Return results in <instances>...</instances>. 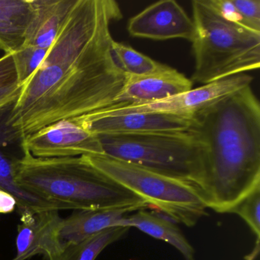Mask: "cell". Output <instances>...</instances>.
I'll return each mask as SVG.
<instances>
[{"label":"cell","mask_w":260,"mask_h":260,"mask_svg":"<svg viewBox=\"0 0 260 260\" xmlns=\"http://www.w3.org/2000/svg\"><path fill=\"white\" fill-rule=\"evenodd\" d=\"M115 0H75L40 68L22 86L8 123L21 139L62 120L115 106L125 74L112 54Z\"/></svg>","instance_id":"obj_1"},{"label":"cell","mask_w":260,"mask_h":260,"mask_svg":"<svg viewBox=\"0 0 260 260\" xmlns=\"http://www.w3.org/2000/svg\"><path fill=\"white\" fill-rule=\"evenodd\" d=\"M188 132L200 150L208 208L231 212L260 186V104L251 86L198 111Z\"/></svg>","instance_id":"obj_2"},{"label":"cell","mask_w":260,"mask_h":260,"mask_svg":"<svg viewBox=\"0 0 260 260\" xmlns=\"http://www.w3.org/2000/svg\"><path fill=\"white\" fill-rule=\"evenodd\" d=\"M14 178L22 189L71 210L149 208L147 202L92 166L84 156L37 158L22 147Z\"/></svg>","instance_id":"obj_3"},{"label":"cell","mask_w":260,"mask_h":260,"mask_svg":"<svg viewBox=\"0 0 260 260\" xmlns=\"http://www.w3.org/2000/svg\"><path fill=\"white\" fill-rule=\"evenodd\" d=\"M191 81L206 85L258 70L260 32L222 17L208 0H194Z\"/></svg>","instance_id":"obj_4"},{"label":"cell","mask_w":260,"mask_h":260,"mask_svg":"<svg viewBox=\"0 0 260 260\" xmlns=\"http://www.w3.org/2000/svg\"><path fill=\"white\" fill-rule=\"evenodd\" d=\"M98 137L105 156L187 182L204 192L200 150L189 132Z\"/></svg>","instance_id":"obj_5"},{"label":"cell","mask_w":260,"mask_h":260,"mask_svg":"<svg viewBox=\"0 0 260 260\" xmlns=\"http://www.w3.org/2000/svg\"><path fill=\"white\" fill-rule=\"evenodd\" d=\"M95 168L142 198L172 220L191 226L208 208L200 188L105 155L84 156Z\"/></svg>","instance_id":"obj_6"},{"label":"cell","mask_w":260,"mask_h":260,"mask_svg":"<svg viewBox=\"0 0 260 260\" xmlns=\"http://www.w3.org/2000/svg\"><path fill=\"white\" fill-rule=\"evenodd\" d=\"M252 77L240 74L225 80L204 85L188 92L160 101L139 104L116 105L92 112L100 115H121L131 113H167L192 116L198 111L216 100L251 86Z\"/></svg>","instance_id":"obj_7"},{"label":"cell","mask_w":260,"mask_h":260,"mask_svg":"<svg viewBox=\"0 0 260 260\" xmlns=\"http://www.w3.org/2000/svg\"><path fill=\"white\" fill-rule=\"evenodd\" d=\"M35 157H77L104 155L98 135L83 128L73 120L50 124L22 140Z\"/></svg>","instance_id":"obj_8"},{"label":"cell","mask_w":260,"mask_h":260,"mask_svg":"<svg viewBox=\"0 0 260 260\" xmlns=\"http://www.w3.org/2000/svg\"><path fill=\"white\" fill-rule=\"evenodd\" d=\"M71 120L96 135L174 133L188 132L191 116L167 113H131L121 115L90 113Z\"/></svg>","instance_id":"obj_9"},{"label":"cell","mask_w":260,"mask_h":260,"mask_svg":"<svg viewBox=\"0 0 260 260\" xmlns=\"http://www.w3.org/2000/svg\"><path fill=\"white\" fill-rule=\"evenodd\" d=\"M127 31L133 37L164 41L182 39L191 42L192 19L175 0H161L132 17Z\"/></svg>","instance_id":"obj_10"},{"label":"cell","mask_w":260,"mask_h":260,"mask_svg":"<svg viewBox=\"0 0 260 260\" xmlns=\"http://www.w3.org/2000/svg\"><path fill=\"white\" fill-rule=\"evenodd\" d=\"M16 256L12 260H27L36 255L49 258L62 249L59 239L63 219L57 210L19 212Z\"/></svg>","instance_id":"obj_11"},{"label":"cell","mask_w":260,"mask_h":260,"mask_svg":"<svg viewBox=\"0 0 260 260\" xmlns=\"http://www.w3.org/2000/svg\"><path fill=\"white\" fill-rule=\"evenodd\" d=\"M192 89V81L173 68L153 75H125L115 105L139 104L160 101Z\"/></svg>","instance_id":"obj_12"},{"label":"cell","mask_w":260,"mask_h":260,"mask_svg":"<svg viewBox=\"0 0 260 260\" xmlns=\"http://www.w3.org/2000/svg\"><path fill=\"white\" fill-rule=\"evenodd\" d=\"M140 209L137 207H125L76 211L62 222L59 234L60 245L63 247L80 243L105 230L121 226L124 217Z\"/></svg>","instance_id":"obj_13"},{"label":"cell","mask_w":260,"mask_h":260,"mask_svg":"<svg viewBox=\"0 0 260 260\" xmlns=\"http://www.w3.org/2000/svg\"><path fill=\"white\" fill-rule=\"evenodd\" d=\"M10 111L6 116L0 118V189L13 194V197L16 199V205L19 208V212L24 211H60L70 209L66 205L49 202L31 194L22 189L16 183L14 178L15 159H10L2 150L3 147L7 144L20 138L19 134L8 123Z\"/></svg>","instance_id":"obj_14"},{"label":"cell","mask_w":260,"mask_h":260,"mask_svg":"<svg viewBox=\"0 0 260 260\" xmlns=\"http://www.w3.org/2000/svg\"><path fill=\"white\" fill-rule=\"evenodd\" d=\"M75 0H31L33 13L26 46L49 50Z\"/></svg>","instance_id":"obj_15"},{"label":"cell","mask_w":260,"mask_h":260,"mask_svg":"<svg viewBox=\"0 0 260 260\" xmlns=\"http://www.w3.org/2000/svg\"><path fill=\"white\" fill-rule=\"evenodd\" d=\"M32 13L31 0H0V50L5 54L25 45Z\"/></svg>","instance_id":"obj_16"},{"label":"cell","mask_w":260,"mask_h":260,"mask_svg":"<svg viewBox=\"0 0 260 260\" xmlns=\"http://www.w3.org/2000/svg\"><path fill=\"white\" fill-rule=\"evenodd\" d=\"M121 226L136 228L150 237L162 240L176 248L185 260H194V249L180 230L164 217L147 211V208L135 211L123 219Z\"/></svg>","instance_id":"obj_17"},{"label":"cell","mask_w":260,"mask_h":260,"mask_svg":"<svg viewBox=\"0 0 260 260\" xmlns=\"http://www.w3.org/2000/svg\"><path fill=\"white\" fill-rule=\"evenodd\" d=\"M129 228L115 226L105 230L83 241L63 246L49 260H95L109 245L127 234Z\"/></svg>","instance_id":"obj_18"},{"label":"cell","mask_w":260,"mask_h":260,"mask_svg":"<svg viewBox=\"0 0 260 260\" xmlns=\"http://www.w3.org/2000/svg\"><path fill=\"white\" fill-rule=\"evenodd\" d=\"M112 51L120 69L125 75L144 77L165 72L171 68L115 41L112 43Z\"/></svg>","instance_id":"obj_19"},{"label":"cell","mask_w":260,"mask_h":260,"mask_svg":"<svg viewBox=\"0 0 260 260\" xmlns=\"http://www.w3.org/2000/svg\"><path fill=\"white\" fill-rule=\"evenodd\" d=\"M48 51V50L43 48L23 45L20 49L12 54L19 85L23 86L40 68Z\"/></svg>","instance_id":"obj_20"},{"label":"cell","mask_w":260,"mask_h":260,"mask_svg":"<svg viewBox=\"0 0 260 260\" xmlns=\"http://www.w3.org/2000/svg\"><path fill=\"white\" fill-rule=\"evenodd\" d=\"M230 213H234L242 217L256 236L257 240H259L260 186L254 188L243 198Z\"/></svg>","instance_id":"obj_21"},{"label":"cell","mask_w":260,"mask_h":260,"mask_svg":"<svg viewBox=\"0 0 260 260\" xmlns=\"http://www.w3.org/2000/svg\"><path fill=\"white\" fill-rule=\"evenodd\" d=\"M241 18V25L260 32V0H232Z\"/></svg>","instance_id":"obj_22"},{"label":"cell","mask_w":260,"mask_h":260,"mask_svg":"<svg viewBox=\"0 0 260 260\" xmlns=\"http://www.w3.org/2000/svg\"><path fill=\"white\" fill-rule=\"evenodd\" d=\"M208 3L222 17L230 22L241 25V18L232 0H208Z\"/></svg>","instance_id":"obj_23"},{"label":"cell","mask_w":260,"mask_h":260,"mask_svg":"<svg viewBox=\"0 0 260 260\" xmlns=\"http://www.w3.org/2000/svg\"><path fill=\"white\" fill-rule=\"evenodd\" d=\"M17 74L12 54H7L0 57V86L16 83Z\"/></svg>","instance_id":"obj_24"},{"label":"cell","mask_w":260,"mask_h":260,"mask_svg":"<svg viewBox=\"0 0 260 260\" xmlns=\"http://www.w3.org/2000/svg\"><path fill=\"white\" fill-rule=\"evenodd\" d=\"M22 86L18 82L7 86H0V110L16 103L20 95Z\"/></svg>","instance_id":"obj_25"},{"label":"cell","mask_w":260,"mask_h":260,"mask_svg":"<svg viewBox=\"0 0 260 260\" xmlns=\"http://www.w3.org/2000/svg\"><path fill=\"white\" fill-rule=\"evenodd\" d=\"M16 205V199L13 194L0 189V213L8 214L13 212Z\"/></svg>","instance_id":"obj_26"}]
</instances>
